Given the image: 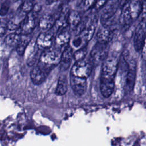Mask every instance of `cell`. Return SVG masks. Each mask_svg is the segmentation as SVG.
I'll use <instances>...</instances> for the list:
<instances>
[{"label":"cell","instance_id":"obj_1","mask_svg":"<svg viewBox=\"0 0 146 146\" xmlns=\"http://www.w3.org/2000/svg\"><path fill=\"white\" fill-rule=\"evenodd\" d=\"M142 9L140 0H129L122 6L119 18V23L124 28L132 26L139 17Z\"/></svg>","mask_w":146,"mask_h":146},{"label":"cell","instance_id":"obj_2","mask_svg":"<svg viewBox=\"0 0 146 146\" xmlns=\"http://www.w3.org/2000/svg\"><path fill=\"white\" fill-rule=\"evenodd\" d=\"M61 54V50L57 48L45 50L40 56L38 66L47 71L60 63Z\"/></svg>","mask_w":146,"mask_h":146},{"label":"cell","instance_id":"obj_3","mask_svg":"<svg viewBox=\"0 0 146 146\" xmlns=\"http://www.w3.org/2000/svg\"><path fill=\"white\" fill-rule=\"evenodd\" d=\"M119 65V61L117 57L107 56L102 62L100 79L114 81Z\"/></svg>","mask_w":146,"mask_h":146},{"label":"cell","instance_id":"obj_4","mask_svg":"<svg viewBox=\"0 0 146 146\" xmlns=\"http://www.w3.org/2000/svg\"><path fill=\"white\" fill-rule=\"evenodd\" d=\"M108 44L97 42L90 52V62L92 64H98L103 62L108 56Z\"/></svg>","mask_w":146,"mask_h":146},{"label":"cell","instance_id":"obj_5","mask_svg":"<svg viewBox=\"0 0 146 146\" xmlns=\"http://www.w3.org/2000/svg\"><path fill=\"white\" fill-rule=\"evenodd\" d=\"M146 38V19H139V22L135 28L133 46L136 51H141Z\"/></svg>","mask_w":146,"mask_h":146},{"label":"cell","instance_id":"obj_6","mask_svg":"<svg viewBox=\"0 0 146 146\" xmlns=\"http://www.w3.org/2000/svg\"><path fill=\"white\" fill-rule=\"evenodd\" d=\"M117 26H108L101 24L96 35L97 42L108 44L115 35Z\"/></svg>","mask_w":146,"mask_h":146},{"label":"cell","instance_id":"obj_7","mask_svg":"<svg viewBox=\"0 0 146 146\" xmlns=\"http://www.w3.org/2000/svg\"><path fill=\"white\" fill-rule=\"evenodd\" d=\"M36 26L35 16L34 12L27 14L21 21L16 32L21 35H29L34 29Z\"/></svg>","mask_w":146,"mask_h":146},{"label":"cell","instance_id":"obj_8","mask_svg":"<svg viewBox=\"0 0 146 146\" xmlns=\"http://www.w3.org/2000/svg\"><path fill=\"white\" fill-rule=\"evenodd\" d=\"M91 71L92 64L91 62L83 59L76 61L72 67L71 74L78 77L86 79L90 75Z\"/></svg>","mask_w":146,"mask_h":146},{"label":"cell","instance_id":"obj_9","mask_svg":"<svg viewBox=\"0 0 146 146\" xmlns=\"http://www.w3.org/2000/svg\"><path fill=\"white\" fill-rule=\"evenodd\" d=\"M120 6V0H108L102 8L100 21H106L114 17Z\"/></svg>","mask_w":146,"mask_h":146},{"label":"cell","instance_id":"obj_10","mask_svg":"<svg viewBox=\"0 0 146 146\" xmlns=\"http://www.w3.org/2000/svg\"><path fill=\"white\" fill-rule=\"evenodd\" d=\"M70 84L74 92L78 95H83L86 91L87 85L86 78L78 77L71 74Z\"/></svg>","mask_w":146,"mask_h":146},{"label":"cell","instance_id":"obj_11","mask_svg":"<svg viewBox=\"0 0 146 146\" xmlns=\"http://www.w3.org/2000/svg\"><path fill=\"white\" fill-rule=\"evenodd\" d=\"M53 35L48 33H42L37 37L36 46L39 50H45L50 48L53 43Z\"/></svg>","mask_w":146,"mask_h":146},{"label":"cell","instance_id":"obj_12","mask_svg":"<svg viewBox=\"0 0 146 146\" xmlns=\"http://www.w3.org/2000/svg\"><path fill=\"white\" fill-rule=\"evenodd\" d=\"M73 48L71 46L68 44L64 48L61 54V58L59 63H60L61 69L66 70L69 67L71 60L73 59Z\"/></svg>","mask_w":146,"mask_h":146},{"label":"cell","instance_id":"obj_13","mask_svg":"<svg viewBox=\"0 0 146 146\" xmlns=\"http://www.w3.org/2000/svg\"><path fill=\"white\" fill-rule=\"evenodd\" d=\"M70 38V34L64 29L59 32L54 40L56 48L60 50L62 48H64L68 45Z\"/></svg>","mask_w":146,"mask_h":146},{"label":"cell","instance_id":"obj_14","mask_svg":"<svg viewBox=\"0 0 146 146\" xmlns=\"http://www.w3.org/2000/svg\"><path fill=\"white\" fill-rule=\"evenodd\" d=\"M46 76L47 71L39 66L34 67L31 71V79L35 84L38 85L42 83L46 79Z\"/></svg>","mask_w":146,"mask_h":146},{"label":"cell","instance_id":"obj_15","mask_svg":"<svg viewBox=\"0 0 146 146\" xmlns=\"http://www.w3.org/2000/svg\"><path fill=\"white\" fill-rule=\"evenodd\" d=\"M115 87L114 81L100 79V89L102 95L105 98H108L113 93Z\"/></svg>","mask_w":146,"mask_h":146},{"label":"cell","instance_id":"obj_16","mask_svg":"<svg viewBox=\"0 0 146 146\" xmlns=\"http://www.w3.org/2000/svg\"><path fill=\"white\" fill-rule=\"evenodd\" d=\"M55 18L50 14H44L39 19V27L43 30L47 31L51 29L54 23H55Z\"/></svg>","mask_w":146,"mask_h":146},{"label":"cell","instance_id":"obj_17","mask_svg":"<svg viewBox=\"0 0 146 146\" xmlns=\"http://www.w3.org/2000/svg\"><path fill=\"white\" fill-rule=\"evenodd\" d=\"M82 20L80 14L77 11H71L67 16V26L75 30Z\"/></svg>","mask_w":146,"mask_h":146},{"label":"cell","instance_id":"obj_18","mask_svg":"<svg viewBox=\"0 0 146 146\" xmlns=\"http://www.w3.org/2000/svg\"><path fill=\"white\" fill-rule=\"evenodd\" d=\"M22 35L17 32L11 33L7 35L4 39L6 44L10 47H16L21 39Z\"/></svg>","mask_w":146,"mask_h":146},{"label":"cell","instance_id":"obj_19","mask_svg":"<svg viewBox=\"0 0 146 146\" xmlns=\"http://www.w3.org/2000/svg\"><path fill=\"white\" fill-rule=\"evenodd\" d=\"M27 35H22L20 41L16 46V51L19 55H23L27 48V46H28L30 41V38Z\"/></svg>","mask_w":146,"mask_h":146},{"label":"cell","instance_id":"obj_20","mask_svg":"<svg viewBox=\"0 0 146 146\" xmlns=\"http://www.w3.org/2000/svg\"><path fill=\"white\" fill-rule=\"evenodd\" d=\"M67 91V83L65 78L60 77L58 82L55 94L58 95H63Z\"/></svg>","mask_w":146,"mask_h":146},{"label":"cell","instance_id":"obj_21","mask_svg":"<svg viewBox=\"0 0 146 146\" xmlns=\"http://www.w3.org/2000/svg\"><path fill=\"white\" fill-rule=\"evenodd\" d=\"M87 50L86 46H84L83 47H82L78 48L75 52H74L73 59H74L75 61L83 60L85 58L87 54Z\"/></svg>","mask_w":146,"mask_h":146},{"label":"cell","instance_id":"obj_22","mask_svg":"<svg viewBox=\"0 0 146 146\" xmlns=\"http://www.w3.org/2000/svg\"><path fill=\"white\" fill-rule=\"evenodd\" d=\"M96 0H81L79 6V8L83 11H87L92 9Z\"/></svg>","mask_w":146,"mask_h":146},{"label":"cell","instance_id":"obj_23","mask_svg":"<svg viewBox=\"0 0 146 146\" xmlns=\"http://www.w3.org/2000/svg\"><path fill=\"white\" fill-rule=\"evenodd\" d=\"M33 3L32 0H25L21 5V10L23 14L26 15L31 11L33 9Z\"/></svg>","mask_w":146,"mask_h":146},{"label":"cell","instance_id":"obj_24","mask_svg":"<svg viewBox=\"0 0 146 146\" xmlns=\"http://www.w3.org/2000/svg\"><path fill=\"white\" fill-rule=\"evenodd\" d=\"M85 44L86 43L84 42L83 39L79 35H75V36L72 40V46L75 48H79L82 47L84 46Z\"/></svg>","mask_w":146,"mask_h":146},{"label":"cell","instance_id":"obj_25","mask_svg":"<svg viewBox=\"0 0 146 146\" xmlns=\"http://www.w3.org/2000/svg\"><path fill=\"white\" fill-rule=\"evenodd\" d=\"M7 29V22L2 19H0V37H2L5 35Z\"/></svg>","mask_w":146,"mask_h":146},{"label":"cell","instance_id":"obj_26","mask_svg":"<svg viewBox=\"0 0 146 146\" xmlns=\"http://www.w3.org/2000/svg\"><path fill=\"white\" fill-rule=\"evenodd\" d=\"M107 1L108 0H96L92 9L94 11H98L102 9V8L106 4Z\"/></svg>","mask_w":146,"mask_h":146},{"label":"cell","instance_id":"obj_27","mask_svg":"<svg viewBox=\"0 0 146 146\" xmlns=\"http://www.w3.org/2000/svg\"><path fill=\"white\" fill-rule=\"evenodd\" d=\"M9 9V4L7 3L6 2L3 3L0 8V15L2 17L5 16L7 13Z\"/></svg>","mask_w":146,"mask_h":146},{"label":"cell","instance_id":"obj_28","mask_svg":"<svg viewBox=\"0 0 146 146\" xmlns=\"http://www.w3.org/2000/svg\"><path fill=\"white\" fill-rule=\"evenodd\" d=\"M141 55H142V58L144 60H146V38L144 40L143 47L141 48Z\"/></svg>","mask_w":146,"mask_h":146},{"label":"cell","instance_id":"obj_29","mask_svg":"<svg viewBox=\"0 0 146 146\" xmlns=\"http://www.w3.org/2000/svg\"><path fill=\"white\" fill-rule=\"evenodd\" d=\"M56 1H58V0H46L45 3L47 5H51Z\"/></svg>","mask_w":146,"mask_h":146},{"label":"cell","instance_id":"obj_30","mask_svg":"<svg viewBox=\"0 0 146 146\" xmlns=\"http://www.w3.org/2000/svg\"><path fill=\"white\" fill-rule=\"evenodd\" d=\"M129 0H120V6H123V5H124L127 2H128Z\"/></svg>","mask_w":146,"mask_h":146},{"label":"cell","instance_id":"obj_31","mask_svg":"<svg viewBox=\"0 0 146 146\" xmlns=\"http://www.w3.org/2000/svg\"><path fill=\"white\" fill-rule=\"evenodd\" d=\"M62 1L64 2V3H66L71 1V0H62Z\"/></svg>","mask_w":146,"mask_h":146},{"label":"cell","instance_id":"obj_32","mask_svg":"<svg viewBox=\"0 0 146 146\" xmlns=\"http://www.w3.org/2000/svg\"><path fill=\"white\" fill-rule=\"evenodd\" d=\"M10 1L13 2H17L18 0H10Z\"/></svg>","mask_w":146,"mask_h":146}]
</instances>
